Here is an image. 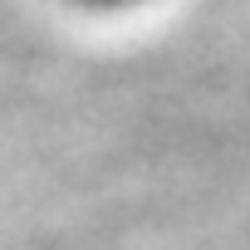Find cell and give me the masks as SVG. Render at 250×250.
<instances>
[{
  "mask_svg": "<svg viewBox=\"0 0 250 250\" xmlns=\"http://www.w3.org/2000/svg\"><path fill=\"white\" fill-rule=\"evenodd\" d=\"M79 5H88V10H138L147 0H79Z\"/></svg>",
  "mask_w": 250,
  "mask_h": 250,
  "instance_id": "obj_1",
  "label": "cell"
}]
</instances>
